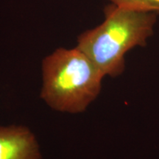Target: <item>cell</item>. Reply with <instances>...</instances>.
Segmentation results:
<instances>
[{
	"label": "cell",
	"instance_id": "obj_1",
	"mask_svg": "<svg viewBox=\"0 0 159 159\" xmlns=\"http://www.w3.org/2000/svg\"><path fill=\"white\" fill-rule=\"evenodd\" d=\"M104 12L105 21L80 35L76 47L105 76L116 77L124 71L125 54L137 46L144 47L152 35L156 13L114 4L106 6Z\"/></svg>",
	"mask_w": 159,
	"mask_h": 159
},
{
	"label": "cell",
	"instance_id": "obj_2",
	"mask_svg": "<svg viewBox=\"0 0 159 159\" xmlns=\"http://www.w3.org/2000/svg\"><path fill=\"white\" fill-rule=\"evenodd\" d=\"M41 97L55 110L70 114L84 111L101 91L103 73L75 47L59 48L43 59Z\"/></svg>",
	"mask_w": 159,
	"mask_h": 159
},
{
	"label": "cell",
	"instance_id": "obj_3",
	"mask_svg": "<svg viewBox=\"0 0 159 159\" xmlns=\"http://www.w3.org/2000/svg\"><path fill=\"white\" fill-rule=\"evenodd\" d=\"M0 159H41L34 134L23 126H0Z\"/></svg>",
	"mask_w": 159,
	"mask_h": 159
},
{
	"label": "cell",
	"instance_id": "obj_4",
	"mask_svg": "<svg viewBox=\"0 0 159 159\" xmlns=\"http://www.w3.org/2000/svg\"><path fill=\"white\" fill-rule=\"evenodd\" d=\"M114 5L135 11L159 13V0H109Z\"/></svg>",
	"mask_w": 159,
	"mask_h": 159
}]
</instances>
